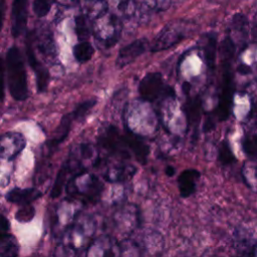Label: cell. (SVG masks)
Wrapping results in <instances>:
<instances>
[{"label":"cell","mask_w":257,"mask_h":257,"mask_svg":"<svg viewBox=\"0 0 257 257\" xmlns=\"http://www.w3.org/2000/svg\"><path fill=\"white\" fill-rule=\"evenodd\" d=\"M236 52V46L230 36H226L221 43L222 78L216 116L220 121L227 120L232 112L233 105V75L231 71L232 59Z\"/></svg>","instance_id":"6da1fadb"},{"label":"cell","mask_w":257,"mask_h":257,"mask_svg":"<svg viewBox=\"0 0 257 257\" xmlns=\"http://www.w3.org/2000/svg\"><path fill=\"white\" fill-rule=\"evenodd\" d=\"M6 70L12 97L16 100H24L28 94L27 76L22 53L17 46H11L7 51Z\"/></svg>","instance_id":"7a4b0ae2"},{"label":"cell","mask_w":257,"mask_h":257,"mask_svg":"<svg viewBox=\"0 0 257 257\" xmlns=\"http://www.w3.org/2000/svg\"><path fill=\"white\" fill-rule=\"evenodd\" d=\"M191 31V24L188 21H175L168 23L158 33L151 43V50L162 51L169 49L183 41Z\"/></svg>","instance_id":"3957f363"},{"label":"cell","mask_w":257,"mask_h":257,"mask_svg":"<svg viewBox=\"0 0 257 257\" xmlns=\"http://www.w3.org/2000/svg\"><path fill=\"white\" fill-rule=\"evenodd\" d=\"M120 33L121 22L116 15L104 12L96 17V38L104 47L113 46L118 41Z\"/></svg>","instance_id":"277c9868"},{"label":"cell","mask_w":257,"mask_h":257,"mask_svg":"<svg viewBox=\"0 0 257 257\" xmlns=\"http://www.w3.org/2000/svg\"><path fill=\"white\" fill-rule=\"evenodd\" d=\"M139 93L143 100L154 102L161 95L173 96L174 90L165 86L163 76L160 72H149L139 84Z\"/></svg>","instance_id":"5b68a950"},{"label":"cell","mask_w":257,"mask_h":257,"mask_svg":"<svg viewBox=\"0 0 257 257\" xmlns=\"http://www.w3.org/2000/svg\"><path fill=\"white\" fill-rule=\"evenodd\" d=\"M26 55H27V59L30 64V67L33 69L35 76H36L37 89L39 92H43L48 85L49 72H48V69L36 57L34 49H33V45H32V39L30 38V35H28V37H27Z\"/></svg>","instance_id":"8992f818"},{"label":"cell","mask_w":257,"mask_h":257,"mask_svg":"<svg viewBox=\"0 0 257 257\" xmlns=\"http://www.w3.org/2000/svg\"><path fill=\"white\" fill-rule=\"evenodd\" d=\"M124 147L127 148L134 154L135 159L145 165L148 162V156L150 154L149 146L144 142L143 138L126 127V134L121 136Z\"/></svg>","instance_id":"52a82bcc"},{"label":"cell","mask_w":257,"mask_h":257,"mask_svg":"<svg viewBox=\"0 0 257 257\" xmlns=\"http://www.w3.org/2000/svg\"><path fill=\"white\" fill-rule=\"evenodd\" d=\"M148 47V41L145 38L137 39L130 44L123 46L117 54L115 64L117 67L122 68L132 62H134L139 56H141Z\"/></svg>","instance_id":"ba28073f"},{"label":"cell","mask_w":257,"mask_h":257,"mask_svg":"<svg viewBox=\"0 0 257 257\" xmlns=\"http://www.w3.org/2000/svg\"><path fill=\"white\" fill-rule=\"evenodd\" d=\"M25 147V139L21 134L7 133L0 137V156L14 158Z\"/></svg>","instance_id":"9c48e42d"},{"label":"cell","mask_w":257,"mask_h":257,"mask_svg":"<svg viewBox=\"0 0 257 257\" xmlns=\"http://www.w3.org/2000/svg\"><path fill=\"white\" fill-rule=\"evenodd\" d=\"M11 16V32L14 37H18L26 28L28 18V0H13Z\"/></svg>","instance_id":"30bf717a"},{"label":"cell","mask_w":257,"mask_h":257,"mask_svg":"<svg viewBox=\"0 0 257 257\" xmlns=\"http://www.w3.org/2000/svg\"><path fill=\"white\" fill-rule=\"evenodd\" d=\"M201 174L195 169L184 170L178 177L179 192L182 198H188L196 192L197 180Z\"/></svg>","instance_id":"8fae6325"},{"label":"cell","mask_w":257,"mask_h":257,"mask_svg":"<svg viewBox=\"0 0 257 257\" xmlns=\"http://www.w3.org/2000/svg\"><path fill=\"white\" fill-rule=\"evenodd\" d=\"M202 110V100L199 95L193 97H188L184 106V111L186 115L188 128H198L201 119Z\"/></svg>","instance_id":"7c38bea8"},{"label":"cell","mask_w":257,"mask_h":257,"mask_svg":"<svg viewBox=\"0 0 257 257\" xmlns=\"http://www.w3.org/2000/svg\"><path fill=\"white\" fill-rule=\"evenodd\" d=\"M40 196H41V193L36 189L14 188L10 192H8V194L6 195V199L11 203L26 205L38 199Z\"/></svg>","instance_id":"4fadbf2b"},{"label":"cell","mask_w":257,"mask_h":257,"mask_svg":"<svg viewBox=\"0 0 257 257\" xmlns=\"http://www.w3.org/2000/svg\"><path fill=\"white\" fill-rule=\"evenodd\" d=\"M18 251V242L13 235L0 234V257H17Z\"/></svg>","instance_id":"5bb4252c"},{"label":"cell","mask_w":257,"mask_h":257,"mask_svg":"<svg viewBox=\"0 0 257 257\" xmlns=\"http://www.w3.org/2000/svg\"><path fill=\"white\" fill-rule=\"evenodd\" d=\"M216 36L210 34L206 36V39L203 41V53L205 56L206 63L209 68H213L216 58Z\"/></svg>","instance_id":"9a60e30c"},{"label":"cell","mask_w":257,"mask_h":257,"mask_svg":"<svg viewBox=\"0 0 257 257\" xmlns=\"http://www.w3.org/2000/svg\"><path fill=\"white\" fill-rule=\"evenodd\" d=\"M138 8L149 12H160L168 9L172 0H134Z\"/></svg>","instance_id":"2e32d148"},{"label":"cell","mask_w":257,"mask_h":257,"mask_svg":"<svg viewBox=\"0 0 257 257\" xmlns=\"http://www.w3.org/2000/svg\"><path fill=\"white\" fill-rule=\"evenodd\" d=\"M94 53V49L92 45L88 41H80L73 47V55L75 59L80 62H86L88 61Z\"/></svg>","instance_id":"e0dca14e"},{"label":"cell","mask_w":257,"mask_h":257,"mask_svg":"<svg viewBox=\"0 0 257 257\" xmlns=\"http://www.w3.org/2000/svg\"><path fill=\"white\" fill-rule=\"evenodd\" d=\"M218 161L223 165H231L236 162L235 155L233 154L230 145L227 141H223L218 149Z\"/></svg>","instance_id":"ac0fdd59"},{"label":"cell","mask_w":257,"mask_h":257,"mask_svg":"<svg viewBox=\"0 0 257 257\" xmlns=\"http://www.w3.org/2000/svg\"><path fill=\"white\" fill-rule=\"evenodd\" d=\"M71 118H72V116L69 115V114L64 115L62 117V120H61L59 126L57 127V130L55 132V137L53 138V140L51 142L52 145H58L59 143H61L66 138V136L68 135L69 128H70Z\"/></svg>","instance_id":"d6986e66"},{"label":"cell","mask_w":257,"mask_h":257,"mask_svg":"<svg viewBox=\"0 0 257 257\" xmlns=\"http://www.w3.org/2000/svg\"><path fill=\"white\" fill-rule=\"evenodd\" d=\"M242 149L248 157L257 158V134L244 138L242 141Z\"/></svg>","instance_id":"ffe728a7"},{"label":"cell","mask_w":257,"mask_h":257,"mask_svg":"<svg viewBox=\"0 0 257 257\" xmlns=\"http://www.w3.org/2000/svg\"><path fill=\"white\" fill-rule=\"evenodd\" d=\"M95 103H96L95 99H88V100L81 102L80 104H78L76 106L74 111L71 113L72 117L76 118V119L83 118L87 114V112L94 106Z\"/></svg>","instance_id":"44dd1931"},{"label":"cell","mask_w":257,"mask_h":257,"mask_svg":"<svg viewBox=\"0 0 257 257\" xmlns=\"http://www.w3.org/2000/svg\"><path fill=\"white\" fill-rule=\"evenodd\" d=\"M75 29H76V33L77 36L82 39V41H84L83 39H86L89 35V29H88V24H87V20L83 15H78L75 19Z\"/></svg>","instance_id":"7402d4cb"},{"label":"cell","mask_w":257,"mask_h":257,"mask_svg":"<svg viewBox=\"0 0 257 257\" xmlns=\"http://www.w3.org/2000/svg\"><path fill=\"white\" fill-rule=\"evenodd\" d=\"M52 0H34L33 11L38 17H44L50 11Z\"/></svg>","instance_id":"603a6c76"},{"label":"cell","mask_w":257,"mask_h":257,"mask_svg":"<svg viewBox=\"0 0 257 257\" xmlns=\"http://www.w3.org/2000/svg\"><path fill=\"white\" fill-rule=\"evenodd\" d=\"M65 176H66V167H62V169L59 171L58 176L56 178V181L54 183V186L52 188L51 191V197L52 198H57L63 188V184H64V180H65Z\"/></svg>","instance_id":"cb8c5ba5"},{"label":"cell","mask_w":257,"mask_h":257,"mask_svg":"<svg viewBox=\"0 0 257 257\" xmlns=\"http://www.w3.org/2000/svg\"><path fill=\"white\" fill-rule=\"evenodd\" d=\"M33 217H34V208L29 204L23 205V207L20 208L15 215V218L19 222H29Z\"/></svg>","instance_id":"d4e9b609"},{"label":"cell","mask_w":257,"mask_h":257,"mask_svg":"<svg viewBox=\"0 0 257 257\" xmlns=\"http://www.w3.org/2000/svg\"><path fill=\"white\" fill-rule=\"evenodd\" d=\"M4 96V63L2 58H0V101Z\"/></svg>","instance_id":"484cf974"},{"label":"cell","mask_w":257,"mask_h":257,"mask_svg":"<svg viewBox=\"0 0 257 257\" xmlns=\"http://www.w3.org/2000/svg\"><path fill=\"white\" fill-rule=\"evenodd\" d=\"M9 227H10L9 221L3 215H0V234L7 233L9 230Z\"/></svg>","instance_id":"4316f807"},{"label":"cell","mask_w":257,"mask_h":257,"mask_svg":"<svg viewBox=\"0 0 257 257\" xmlns=\"http://www.w3.org/2000/svg\"><path fill=\"white\" fill-rule=\"evenodd\" d=\"M214 127H215V123H214L213 116L208 115V116L206 117V120H205V123H204V126H203V131H204L205 133H208V132L212 131Z\"/></svg>","instance_id":"83f0119b"},{"label":"cell","mask_w":257,"mask_h":257,"mask_svg":"<svg viewBox=\"0 0 257 257\" xmlns=\"http://www.w3.org/2000/svg\"><path fill=\"white\" fill-rule=\"evenodd\" d=\"M5 0H0V30L2 29L3 25V20H4V15H5Z\"/></svg>","instance_id":"f1b7e54d"},{"label":"cell","mask_w":257,"mask_h":257,"mask_svg":"<svg viewBox=\"0 0 257 257\" xmlns=\"http://www.w3.org/2000/svg\"><path fill=\"white\" fill-rule=\"evenodd\" d=\"M242 257H256V246H252L249 250L244 251V254Z\"/></svg>","instance_id":"f546056e"},{"label":"cell","mask_w":257,"mask_h":257,"mask_svg":"<svg viewBox=\"0 0 257 257\" xmlns=\"http://www.w3.org/2000/svg\"><path fill=\"white\" fill-rule=\"evenodd\" d=\"M165 173L167 174V176L172 177V176L175 174V169H174L173 167H171V166H168V167L166 168V170H165Z\"/></svg>","instance_id":"4dcf8cb0"}]
</instances>
